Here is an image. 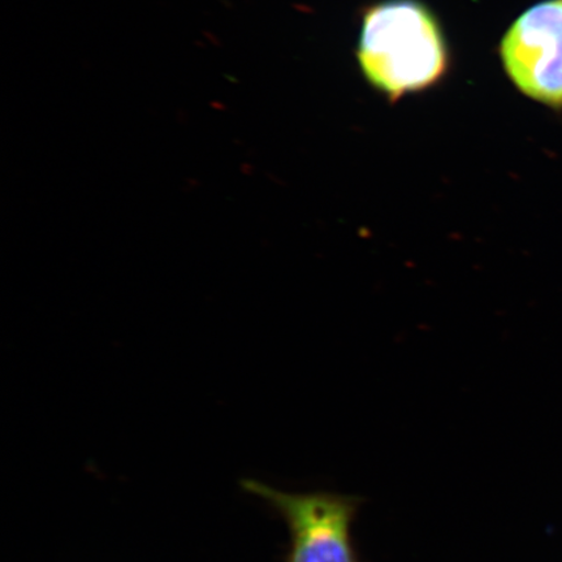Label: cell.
<instances>
[{
	"mask_svg": "<svg viewBox=\"0 0 562 562\" xmlns=\"http://www.w3.org/2000/svg\"><path fill=\"white\" fill-rule=\"evenodd\" d=\"M357 58L372 87L392 102L435 86L448 48L437 18L417 0H386L364 13Z\"/></svg>",
	"mask_w": 562,
	"mask_h": 562,
	"instance_id": "cell-1",
	"label": "cell"
},
{
	"mask_svg": "<svg viewBox=\"0 0 562 562\" xmlns=\"http://www.w3.org/2000/svg\"><path fill=\"white\" fill-rule=\"evenodd\" d=\"M241 487L278 512L290 531L285 562H362L351 538L362 498L316 491L294 494L245 480Z\"/></svg>",
	"mask_w": 562,
	"mask_h": 562,
	"instance_id": "cell-2",
	"label": "cell"
},
{
	"mask_svg": "<svg viewBox=\"0 0 562 562\" xmlns=\"http://www.w3.org/2000/svg\"><path fill=\"white\" fill-rule=\"evenodd\" d=\"M505 72L522 94L562 109V0L526 10L501 44Z\"/></svg>",
	"mask_w": 562,
	"mask_h": 562,
	"instance_id": "cell-3",
	"label": "cell"
},
{
	"mask_svg": "<svg viewBox=\"0 0 562 562\" xmlns=\"http://www.w3.org/2000/svg\"><path fill=\"white\" fill-rule=\"evenodd\" d=\"M203 35H205L211 45L221 46V41L217 40L213 33L203 32Z\"/></svg>",
	"mask_w": 562,
	"mask_h": 562,
	"instance_id": "cell-4",
	"label": "cell"
},
{
	"mask_svg": "<svg viewBox=\"0 0 562 562\" xmlns=\"http://www.w3.org/2000/svg\"><path fill=\"white\" fill-rule=\"evenodd\" d=\"M210 105H211V108L216 109V110H224V109H226V105H224L221 102H211Z\"/></svg>",
	"mask_w": 562,
	"mask_h": 562,
	"instance_id": "cell-5",
	"label": "cell"
}]
</instances>
